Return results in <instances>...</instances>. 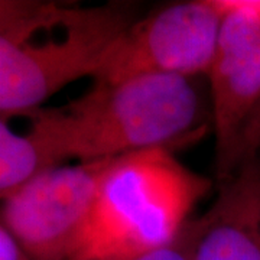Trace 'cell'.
<instances>
[{
    "label": "cell",
    "instance_id": "1",
    "mask_svg": "<svg viewBox=\"0 0 260 260\" xmlns=\"http://www.w3.org/2000/svg\"><path fill=\"white\" fill-rule=\"evenodd\" d=\"M58 164L90 162L149 149L175 152L213 127L207 77L142 75L93 83L55 109L22 114Z\"/></svg>",
    "mask_w": 260,
    "mask_h": 260
},
{
    "label": "cell",
    "instance_id": "2",
    "mask_svg": "<svg viewBox=\"0 0 260 260\" xmlns=\"http://www.w3.org/2000/svg\"><path fill=\"white\" fill-rule=\"evenodd\" d=\"M139 6L39 2L0 30V114H25L64 87L94 78L119 38L139 19Z\"/></svg>",
    "mask_w": 260,
    "mask_h": 260
},
{
    "label": "cell",
    "instance_id": "3",
    "mask_svg": "<svg viewBox=\"0 0 260 260\" xmlns=\"http://www.w3.org/2000/svg\"><path fill=\"white\" fill-rule=\"evenodd\" d=\"M211 185V179L165 149L112 159L74 260H124L167 246L182 232Z\"/></svg>",
    "mask_w": 260,
    "mask_h": 260
},
{
    "label": "cell",
    "instance_id": "4",
    "mask_svg": "<svg viewBox=\"0 0 260 260\" xmlns=\"http://www.w3.org/2000/svg\"><path fill=\"white\" fill-rule=\"evenodd\" d=\"M110 162L103 159L56 165L2 200L0 221L29 259L77 257Z\"/></svg>",
    "mask_w": 260,
    "mask_h": 260
},
{
    "label": "cell",
    "instance_id": "5",
    "mask_svg": "<svg viewBox=\"0 0 260 260\" xmlns=\"http://www.w3.org/2000/svg\"><path fill=\"white\" fill-rule=\"evenodd\" d=\"M221 18V0H188L136 19L113 45L93 83L142 75L207 77Z\"/></svg>",
    "mask_w": 260,
    "mask_h": 260
},
{
    "label": "cell",
    "instance_id": "6",
    "mask_svg": "<svg viewBox=\"0 0 260 260\" xmlns=\"http://www.w3.org/2000/svg\"><path fill=\"white\" fill-rule=\"evenodd\" d=\"M218 182L211 207L195 218L191 260H260V156Z\"/></svg>",
    "mask_w": 260,
    "mask_h": 260
},
{
    "label": "cell",
    "instance_id": "7",
    "mask_svg": "<svg viewBox=\"0 0 260 260\" xmlns=\"http://www.w3.org/2000/svg\"><path fill=\"white\" fill-rule=\"evenodd\" d=\"M217 169L229 158L244 121L260 102V42L215 48L207 74Z\"/></svg>",
    "mask_w": 260,
    "mask_h": 260
},
{
    "label": "cell",
    "instance_id": "8",
    "mask_svg": "<svg viewBox=\"0 0 260 260\" xmlns=\"http://www.w3.org/2000/svg\"><path fill=\"white\" fill-rule=\"evenodd\" d=\"M59 165L35 132L10 129L0 116V201L42 171Z\"/></svg>",
    "mask_w": 260,
    "mask_h": 260
},
{
    "label": "cell",
    "instance_id": "9",
    "mask_svg": "<svg viewBox=\"0 0 260 260\" xmlns=\"http://www.w3.org/2000/svg\"><path fill=\"white\" fill-rule=\"evenodd\" d=\"M257 156H260V102L244 121L229 158L223 167L217 169L218 181L229 177L246 160Z\"/></svg>",
    "mask_w": 260,
    "mask_h": 260
},
{
    "label": "cell",
    "instance_id": "10",
    "mask_svg": "<svg viewBox=\"0 0 260 260\" xmlns=\"http://www.w3.org/2000/svg\"><path fill=\"white\" fill-rule=\"evenodd\" d=\"M195 232H197V223L194 218L186 223L182 232L178 234L174 242H171L164 247H159L156 250L148 251V253L124 260H191L192 249H194Z\"/></svg>",
    "mask_w": 260,
    "mask_h": 260
},
{
    "label": "cell",
    "instance_id": "11",
    "mask_svg": "<svg viewBox=\"0 0 260 260\" xmlns=\"http://www.w3.org/2000/svg\"><path fill=\"white\" fill-rule=\"evenodd\" d=\"M39 2L28 0H0V30L25 18L35 10Z\"/></svg>",
    "mask_w": 260,
    "mask_h": 260
},
{
    "label": "cell",
    "instance_id": "12",
    "mask_svg": "<svg viewBox=\"0 0 260 260\" xmlns=\"http://www.w3.org/2000/svg\"><path fill=\"white\" fill-rule=\"evenodd\" d=\"M0 260H30L19 243L0 221Z\"/></svg>",
    "mask_w": 260,
    "mask_h": 260
}]
</instances>
